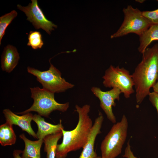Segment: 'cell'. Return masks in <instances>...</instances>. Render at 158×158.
<instances>
[{"label":"cell","instance_id":"d4e9b609","mask_svg":"<svg viewBox=\"0 0 158 158\" xmlns=\"http://www.w3.org/2000/svg\"><path fill=\"white\" fill-rule=\"evenodd\" d=\"M135 1L140 3H142L145 1V0H136Z\"/></svg>","mask_w":158,"mask_h":158},{"label":"cell","instance_id":"3957f363","mask_svg":"<svg viewBox=\"0 0 158 158\" xmlns=\"http://www.w3.org/2000/svg\"><path fill=\"white\" fill-rule=\"evenodd\" d=\"M31 97L33 103L28 109L17 114L23 115L31 111H35L41 116L49 117L53 111L58 110L62 112L66 111L68 109L69 103H59L54 99V93L43 88L37 87L30 88Z\"/></svg>","mask_w":158,"mask_h":158},{"label":"cell","instance_id":"603a6c76","mask_svg":"<svg viewBox=\"0 0 158 158\" xmlns=\"http://www.w3.org/2000/svg\"><path fill=\"white\" fill-rule=\"evenodd\" d=\"M22 151L20 150H14L13 152V156L14 158H22L20 154L22 153Z\"/></svg>","mask_w":158,"mask_h":158},{"label":"cell","instance_id":"7a4b0ae2","mask_svg":"<svg viewBox=\"0 0 158 158\" xmlns=\"http://www.w3.org/2000/svg\"><path fill=\"white\" fill-rule=\"evenodd\" d=\"M90 108L88 104H85L81 107L75 105V111L78 115V123L75 128L72 130H62L63 140L61 143L57 146L56 158H65L69 152L84 147L93 125L89 115Z\"/></svg>","mask_w":158,"mask_h":158},{"label":"cell","instance_id":"5b68a950","mask_svg":"<svg viewBox=\"0 0 158 158\" xmlns=\"http://www.w3.org/2000/svg\"><path fill=\"white\" fill-rule=\"evenodd\" d=\"M123 21L117 31L111 36V38H117L125 36L130 33L140 35L151 25L137 8L131 5L124 8Z\"/></svg>","mask_w":158,"mask_h":158},{"label":"cell","instance_id":"cb8c5ba5","mask_svg":"<svg viewBox=\"0 0 158 158\" xmlns=\"http://www.w3.org/2000/svg\"><path fill=\"white\" fill-rule=\"evenodd\" d=\"M157 80V82H156L152 87L153 91L158 94V76Z\"/></svg>","mask_w":158,"mask_h":158},{"label":"cell","instance_id":"8fae6325","mask_svg":"<svg viewBox=\"0 0 158 158\" xmlns=\"http://www.w3.org/2000/svg\"><path fill=\"white\" fill-rule=\"evenodd\" d=\"M103 120V116L99 112L98 116L93 124L87 141L83 147L79 158H94L97 156L94 151V144L97 136L101 133V129Z\"/></svg>","mask_w":158,"mask_h":158},{"label":"cell","instance_id":"5bb4252c","mask_svg":"<svg viewBox=\"0 0 158 158\" xmlns=\"http://www.w3.org/2000/svg\"><path fill=\"white\" fill-rule=\"evenodd\" d=\"M19 137L25 144L24 149L22 151V158H41L40 150L43 142V139L32 141L28 139L24 134L20 135Z\"/></svg>","mask_w":158,"mask_h":158},{"label":"cell","instance_id":"d6986e66","mask_svg":"<svg viewBox=\"0 0 158 158\" xmlns=\"http://www.w3.org/2000/svg\"><path fill=\"white\" fill-rule=\"evenodd\" d=\"M28 46L31 47L33 49H41L44 45L42 35L40 32L37 31H30L28 35Z\"/></svg>","mask_w":158,"mask_h":158},{"label":"cell","instance_id":"30bf717a","mask_svg":"<svg viewBox=\"0 0 158 158\" xmlns=\"http://www.w3.org/2000/svg\"><path fill=\"white\" fill-rule=\"evenodd\" d=\"M3 112L6 122L13 125L18 126L23 131H26L34 138L38 139L36 134L31 126V122L33 117L32 113H28L20 116L9 109L3 110Z\"/></svg>","mask_w":158,"mask_h":158},{"label":"cell","instance_id":"e0dca14e","mask_svg":"<svg viewBox=\"0 0 158 158\" xmlns=\"http://www.w3.org/2000/svg\"><path fill=\"white\" fill-rule=\"evenodd\" d=\"M63 136L62 132L48 135L43 139L44 151L47 153V158H55L57 143Z\"/></svg>","mask_w":158,"mask_h":158},{"label":"cell","instance_id":"4fadbf2b","mask_svg":"<svg viewBox=\"0 0 158 158\" xmlns=\"http://www.w3.org/2000/svg\"><path fill=\"white\" fill-rule=\"evenodd\" d=\"M41 116L35 114L33 115L32 119L37 126L36 135L38 139H43L45 136L61 132L62 130L64 129L61 119L59 123L54 125L46 122Z\"/></svg>","mask_w":158,"mask_h":158},{"label":"cell","instance_id":"ba28073f","mask_svg":"<svg viewBox=\"0 0 158 158\" xmlns=\"http://www.w3.org/2000/svg\"><path fill=\"white\" fill-rule=\"evenodd\" d=\"M18 9L23 12L27 17V20L31 23L36 29H42L48 34L57 28V26L49 20L40 7L37 0H31L26 6L17 5Z\"/></svg>","mask_w":158,"mask_h":158},{"label":"cell","instance_id":"8992f818","mask_svg":"<svg viewBox=\"0 0 158 158\" xmlns=\"http://www.w3.org/2000/svg\"><path fill=\"white\" fill-rule=\"evenodd\" d=\"M49 62L50 66L47 71H41L28 66L27 71L36 77L43 88L54 93L63 92L73 88L74 85L62 78L60 71L51 63L50 60Z\"/></svg>","mask_w":158,"mask_h":158},{"label":"cell","instance_id":"277c9868","mask_svg":"<svg viewBox=\"0 0 158 158\" xmlns=\"http://www.w3.org/2000/svg\"><path fill=\"white\" fill-rule=\"evenodd\" d=\"M128 127L127 118L123 114L119 122L114 123L102 142L101 158H115L121 154Z\"/></svg>","mask_w":158,"mask_h":158},{"label":"cell","instance_id":"ac0fdd59","mask_svg":"<svg viewBox=\"0 0 158 158\" xmlns=\"http://www.w3.org/2000/svg\"><path fill=\"white\" fill-rule=\"evenodd\" d=\"M18 13L15 10L6 13L0 17V45L4 35L6 29L13 20L17 16Z\"/></svg>","mask_w":158,"mask_h":158},{"label":"cell","instance_id":"44dd1931","mask_svg":"<svg viewBox=\"0 0 158 158\" xmlns=\"http://www.w3.org/2000/svg\"><path fill=\"white\" fill-rule=\"evenodd\" d=\"M148 96L149 100L157 111L158 119V94L153 91L150 92Z\"/></svg>","mask_w":158,"mask_h":158},{"label":"cell","instance_id":"ffe728a7","mask_svg":"<svg viewBox=\"0 0 158 158\" xmlns=\"http://www.w3.org/2000/svg\"><path fill=\"white\" fill-rule=\"evenodd\" d=\"M157 1L158 2V0ZM142 13L151 25L158 24V8L152 11H143Z\"/></svg>","mask_w":158,"mask_h":158},{"label":"cell","instance_id":"6da1fadb","mask_svg":"<svg viewBox=\"0 0 158 158\" xmlns=\"http://www.w3.org/2000/svg\"><path fill=\"white\" fill-rule=\"evenodd\" d=\"M135 89L136 103L140 104L150 93L158 76V43L147 48L132 75Z\"/></svg>","mask_w":158,"mask_h":158},{"label":"cell","instance_id":"7c38bea8","mask_svg":"<svg viewBox=\"0 0 158 158\" xmlns=\"http://www.w3.org/2000/svg\"><path fill=\"white\" fill-rule=\"evenodd\" d=\"M20 57L16 48L8 44L4 48L1 55V68L8 73L12 71L17 65Z\"/></svg>","mask_w":158,"mask_h":158},{"label":"cell","instance_id":"9a60e30c","mask_svg":"<svg viewBox=\"0 0 158 158\" xmlns=\"http://www.w3.org/2000/svg\"><path fill=\"white\" fill-rule=\"evenodd\" d=\"M139 37V45L138 50L142 54L153 41L158 40V24L151 25Z\"/></svg>","mask_w":158,"mask_h":158},{"label":"cell","instance_id":"7402d4cb","mask_svg":"<svg viewBox=\"0 0 158 158\" xmlns=\"http://www.w3.org/2000/svg\"><path fill=\"white\" fill-rule=\"evenodd\" d=\"M122 156L126 158H137L134 155L131 150L129 140L127 142V146L125 149L124 153Z\"/></svg>","mask_w":158,"mask_h":158},{"label":"cell","instance_id":"52a82bcc","mask_svg":"<svg viewBox=\"0 0 158 158\" xmlns=\"http://www.w3.org/2000/svg\"><path fill=\"white\" fill-rule=\"evenodd\" d=\"M102 78L103 84L104 87L119 89L126 98H129L135 92L133 89L134 84L132 75L124 68L111 65L105 71Z\"/></svg>","mask_w":158,"mask_h":158},{"label":"cell","instance_id":"2e32d148","mask_svg":"<svg viewBox=\"0 0 158 158\" xmlns=\"http://www.w3.org/2000/svg\"><path fill=\"white\" fill-rule=\"evenodd\" d=\"M16 140V135L13 125L6 122L0 126V143L3 146L14 145Z\"/></svg>","mask_w":158,"mask_h":158},{"label":"cell","instance_id":"484cf974","mask_svg":"<svg viewBox=\"0 0 158 158\" xmlns=\"http://www.w3.org/2000/svg\"><path fill=\"white\" fill-rule=\"evenodd\" d=\"M94 158H101V156H97V157Z\"/></svg>","mask_w":158,"mask_h":158},{"label":"cell","instance_id":"9c48e42d","mask_svg":"<svg viewBox=\"0 0 158 158\" xmlns=\"http://www.w3.org/2000/svg\"><path fill=\"white\" fill-rule=\"evenodd\" d=\"M91 90L99 99L100 106L107 118L112 123H116V119L112 111V107L116 105V100H120V95L121 93L120 90L116 88H113L109 90L104 92L99 87H93Z\"/></svg>","mask_w":158,"mask_h":158}]
</instances>
